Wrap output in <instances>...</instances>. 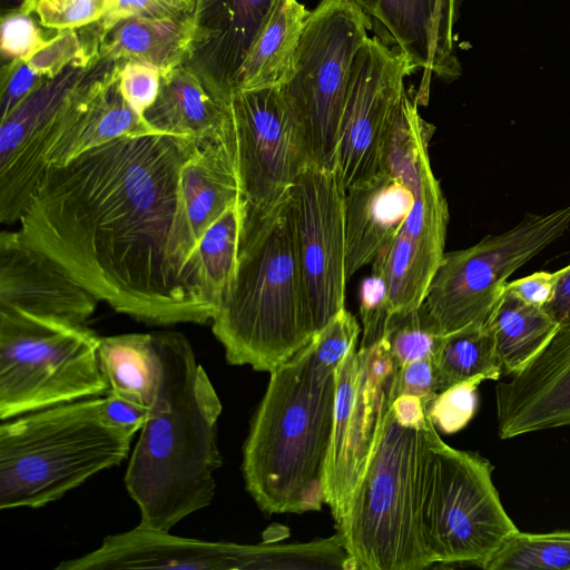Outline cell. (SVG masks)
<instances>
[{"label":"cell","mask_w":570,"mask_h":570,"mask_svg":"<svg viewBox=\"0 0 570 570\" xmlns=\"http://www.w3.org/2000/svg\"><path fill=\"white\" fill-rule=\"evenodd\" d=\"M197 141L125 136L40 176L21 238L58 262L98 301L153 325L212 322L180 194Z\"/></svg>","instance_id":"cell-1"},{"label":"cell","mask_w":570,"mask_h":570,"mask_svg":"<svg viewBox=\"0 0 570 570\" xmlns=\"http://www.w3.org/2000/svg\"><path fill=\"white\" fill-rule=\"evenodd\" d=\"M160 377L156 397L130 456L125 485L139 524L170 530L208 507L223 464L217 422L223 406L187 337L156 333Z\"/></svg>","instance_id":"cell-2"},{"label":"cell","mask_w":570,"mask_h":570,"mask_svg":"<svg viewBox=\"0 0 570 570\" xmlns=\"http://www.w3.org/2000/svg\"><path fill=\"white\" fill-rule=\"evenodd\" d=\"M335 393L336 372L317 364L311 341L271 372L242 464L246 490L262 511L321 510Z\"/></svg>","instance_id":"cell-3"},{"label":"cell","mask_w":570,"mask_h":570,"mask_svg":"<svg viewBox=\"0 0 570 570\" xmlns=\"http://www.w3.org/2000/svg\"><path fill=\"white\" fill-rule=\"evenodd\" d=\"M212 330L228 363L269 373L315 335L291 193L269 210L245 219L235 275Z\"/></svg>","instance_id":"cell-4"},{"label":"cell","mask_w":570,"mask_h":570,"mask_svg":"<svg viewBox=\"0 0 570 570\" xmlns=\"http://www.w3.org/2000/svg\"><path fill=\"white\" fill-rule=\"evenodd\" d=\"M430 421L400 425L386 411L367 466L338 523L352 570H423L436 563L424 502L432 460Z\"/></svg>","instance_id":"cell-5"},{"label":"cell","mask_w":570,"mask_h":570,"mask_svg":"<svg viewBox=\"0 0 570 570\" xmlns=\"http://www.w3.org/2000/svg\"><path fill=\"white\" fill-rule=\"evenodd\" d=\"M134 436L112 426L102 396L28 412L0 425V509H37L119 465Z\"/></svg>","instance_id":"cell-6"},{"label":"cell","mask_w":570,"mask_h":570,"mask_svg":"<svg viewBox=\"0 0 570 570\" xmlns=\"http://www.w3.org/2000/svg\"><path fill=\"white\" fill-rule=\"evenodd\" d=\"M100 336L91 328L0 308V419L104 396Z\"/></svg>","instance_id":"cell-7"},{"label":"cell","mask_w":570,"mask_h":570,"mask_svg":"<svg viewBox=\"0 0 570 570\" xmlns=\"http://www.w3.org/2000/svg\"><path fill=\"white\" fill-rule=\"evenodd\" d=\"M371 29V20L352 0H321L305 23L294 73L279 88L313 166L336 168L352 69Z\"/></svg>","instance_id":"cell-8"},{"label":"cell","mask_w":570,"mask_h":570,"mask_svg":"<svg viewBox=\"0 0 570 570\" xmlns=\"http://www.w3.org/2000/svg\"><path fill=\"white\" fill-rule=\"evenodd\" d=\"M424 525L438 564L484 569L519 529L492 481L494 466L476 452L446 444L433 425Z\"/></svg>","instance_id":"cell-9"},{"label":"cell","mask_w":570,"mask_h":570,"mask_svg":"<svg viewBox=\"0 0 570 570\" xmlns=\"http://www.w3.org/2000/svg\"><path fill=\"white\" fill-rule=\"evenodd\" d=\"M570 226V204L531 215L511 229L475 245L445 253L429 285L424 304L442 335L485 326L508 278Z\"/></svg>","instance_id":"cell-10"},{"label":"cell","mask_w":570,"mask_h":570,"mask_svg":"<svg viewBox=\"0 0 570 570\" xmlns=\"http://www.w3.org/2000/svg\"><path fill=\"white\" fill-rule=\"evenodd\" d=\"M225 106L247 219L284 199L311 161L279 87L236 91Z\"/></svg>","instance_id":"cell-11"},{"label":"cell","mask_w":570,"mask_h":570,"mask_svg":"<svg viewBox=\"0 0 570 570\" xmlns=\"http://www.w3.org/2000/svg\"><path fill=\"white\" fill-rule=\"evenodd\" d=\"M414 72L406 57L368 37L352 69L342 119L336 169L347 189L382 169L384 146Z\"/></svg>","instance_id":"cell-12"},{"label":"cell","mask_w":570,"mask_h":570,"mask_svg":"<svg viewBox=\"0 0 570 570\" xmlns=\"http://www.w3.org/2000/svg\"><path fill=\"white\" fill-rule=\"evenodd\" d=\"M396 374L366 366L357 344L336 370L334 420L323 473L324 503L336 523L367 466L377 431L395 397Z\"/></svg>","instance_id":"cell-13"},{"label":"cell","mask_w":570,"mask_h":570,"mask_svg":"<svg viewBox=\"0 0 570 570\" xmlns=\"http://www.w3.org/2000/svg\"><path fill=\"white\" fill-rule=\"evenodd\" d=\"M305 293L316 332L345 303V188L336 168L309 165L291 190Z\"/></svg>","instance_id":"cell-14"},{"label":"cell","mask_w":570,"mask_h":570,"mask_svg":"<svg viewBox=\"0 0 570 570\" xmlns=\"http://www.w3.org/2000/svg\"><path fill=\"white\" fill-rule=\"evenodd\" d=\"M371 20L377 37L400 50L421 79L419 106L429 101L434 78L454 80L461 66L454 50L459 0H352Z\"/></svg>","instance_id":"cell-15"},{"label":"cell","mask_w":570,"mask_h":570,"mask_svg":"<svg viewBox=\"0 0 570 570\" xmlns=\"http://www.w3.org/2000/svg\"><path fill=\"white\" fill-rule=\"evenodd\" d=\"M278 0H195L193 39L185 60L225 105L240 68Z\"/></svg>","instance_id":"cell-16"},{"label":"cell","mask_w":570,"mask_h":570,"mask_svg":"<svg viewBox=\"0 0 570 570\" xmlns=\"http://www.w3.org/2000/svg\"><path fill=\"white\" fill-rule=\"evenodd\" d=\"M494 395L502 440L570 425V325L508 382H499Z\"/></svg>","instance_id":"cell-17"},{"label":"cell","mask_w":570,"mask_h":570,"mask_svg":"<svg viewBox=\"0 0 570 570\" xmlns=\"http://www.w3.org/2000/svg\"><path fill=\"white\" fill-rule=\"evenodd\" d=\"M98 299L17 232L0 234V308L86 325Z\"/></svg>","instance_id":"cell-18"},{"label":"cell","mask_w":570,"mask_h":570,"mask_svg":"<svg viewBox=\"0 0 570 570\" xmlns=\"http://www.w3.org/2000/svg\"><path fill=\"white\" fill-rule=\"evenodd\" d=\"M412 191L411 212L383 253L390 293L395 301L407 305L424 299L445 254L448 204L431 168L429 154L421 160Z\"/></svg>","instance_id":"cell-19"},{"label":"cell","mask_w":570,"mask_h":570,"mask_svg":"<svg viewBox=\"0 0 570 570\" xmlns=\"http://www.w3.org/2000/svg\"><path fill=\"white\" fill-rule=\"evenodd\" d=\"M102 62V61H101ZM121 61L92 71L73 94L46 153L45 168L63 166L82 153L125 136L161 134L124 98Z\"/></svg>","instance_id":"cell-20"},{"label":"cell","mask_w":570,"mask_h":570,"mask_svg":"<svg viewBox=\"0 0 570 570\" xmlns=\"http://www.w3.org/2000/svg\"><path fill=\"white\" fill-rule=\"evenodd\" d=\"M239 549L238 543L184 538L138 524L107 535L98 549L61 561L56 570H239Z\"/></svg>","instance_id":"cell-21"},{"label":"cell","mask_w":570,"mask_h":570,"mask_svg":"<svg viewBox=\"0 0 570 570\" xmlns=\"http://www.w3.org/2000/svg\"><path fill=\"white\" fill-rule=\"evenodd\" d=\"M414 203L400 178L383 170L345 189V274L348 279L390 247Z\"/></svg>","instance_id":"cell-22"},{"label":"cell","mask_w":570,"mask_h":570,"mask_svg":"<svg viewBox=\"0 0 570 570\" xmlns=\"http://www.w3.org/2000/svg\"><path fill=\"white\" fill-rule=\"evenodd\" d=\"M180 194L197 249L209 225L242 197L228 116L225 131L216 138L197 144L184 163Z\"/></svg>","instance_id":"cell-23"},{"label":"cell","mask_w":570,"mask_h":570,"mask_svg":"<svg viewBox=\"0 0 570 570\" xmlns=\"http://www.w3.org/2000/svg\"><path fill=\"white\" fill-rule=\"evenodd\" d=\"M144 117L161 134L198 144L220 136L227 126L226 106L210 95L185 63L160 75L158 96Z\"/></svg>","instance_id":"cell-24"},{"label":"cell","mask_w":570,"mask_h":570,"mask_svg":"<svg viewBox=\"0 0 570 570\" xmlns=\"http://www.w3.org/2000/svg\"><path fill=\"white\" fill-rule=\"evenodd\" d=\"M193 39L190 11L150 18L130 17L116 23L98 41L101 61H138L164 73L185 62Z\"/></svg>","instance_id":"cell-25"},{"label":"cell","mask_w":570,"mask_h":570,"mask_svg":"<svg viewBox=\"0 0 570 570\" xmlns=\"http://www.w3.org/2000/svg\"><path fill=\"white\" fill-rule=\"evenodd\" d=\"M309 13L298 0L277 1L238 72L234 92L281 87L291 79Z\"/></svg>","instance_id":"cell-26"},{"label":"cell","mask_w":570,"mask_h":570,"mask_svg":"<svg viewBox=\"0 0 570 570\" xmlns=\"http://www.w3.org/2000/svg\"><path fill=\"white\" fill-rule=\"evenodd\" d=\"M487 326L503 375L523 368L554 336L560 325L546 311L504 288Z\"/></svg>","instance_id":"cell-27"},{"label":"cell","mask_w":570,"mask_h":570,"mask_svg":"<svg viewBox=\"0 0 570 570\" xmlns=\"http://www.w3.org/2000/svg\"><path fill=\"white\" fill-rule=\"evenodd\" d=\"M98 355L110 392L151 406L160 377L156 333L100 336Z\"/></svg>","instance_id":"cell-28"},{"label":"cell","mask_w":570,"mask_h":570,"mask_svg":"<svg viewBox=\"0 0 570 570\" xmlns=\"http://www.w3.org/2000/svg\"><path fill=\"white\" fill-rule=\"evenodd\" d=\"M245 217L240 197L209 225L197 245L202 284L216 309L235 275Z\"/></svg>","instance_id":"cell-29"},{"label":"cell","mask_w":570,"mask_h":570,"mask_svg":"<svg viewBox=\"0 0 570 570\" xmlns=\"http://www.w3.org/2000/svg\"><path fill=\"white\" fill-rule=\"evenodd\" d=\"M434 360L445 389L472 379L485 381L503 376L487 325L445 336Z\"/></svg>","instance_id":"cell-30"},{"label":"cell","mask_w":570,"mask_h":570,"mask_svg":"<svg viewBox=\"0 0 570 570\" xmlns=\"http://www.w3.org/2000/svg\"><path fill=\"white\" fill-rule=\"evenodd\" d=\"M484 570H570V531L518 530L505 539Z\"/></svg>","instance_id":"cell-31"},{"label":"cell","mask_w":570,"mask_h":570,"mask_svg":"<svg viewBox=\"0 0 570 570\" xmlns=\"http://www.w3.org/2000/svg\"><path fill=\"white\" fill-rule=\"evenodd\" d=\"M444 337L424 302L409 312L393 314L384 336L399 367L435 357Z\"/></svg>","instance_id":"cell-32"},{"label":"cell","mask_w":570,"mask_h":570,"mask_svg":"<svg viewBox=\"0 0 570 570\" xmlns=\"http://www.w3.org/2000/svg\"><path fill=\"white\" fill-rule=\"evenodd\" d=\"M360 314L362 321L361 347H370L384 338L393 315L389 283L383 262L372 263V273L360 286Z\"/></svg>","instance_id":"cell-33"},{"label":"cell","mask_w":570,"mask_h":570,"mask_svg":"<svg viewBox=\"0 0 570 570\" xmlns=\"http://www.w3.org/2000/svg\"><path fill=\"white\" fill-rule=\"evenodd\" d=\"M482 382L472 379L453 384L430 402L426 413L436 430L452 434L468 425L478 410V387Z\"/></svg>","instance_id":"cell-34"},{"label":"cell","mask_w":570,"mask_h":570,"mask_svg":"<svg viewBox=\"0 0 570 570\" xmlns=\"http://www.w3.org/2000/svg\"><path fill=\"white\" fill-rule=\"evenodd\" d=\"M24 60L33 70L48 79L59 76L70 65L87 67L101 61L87 45L81 42L75 29L59 31Z\"/></svg>","instance_id":"cell-35"},{"label":"cell","mask_w":570,"mask_h":570,"mask_svg":"<svg viewBox=\"0 0 570 570\" xmlns=\"http://www.w3.org/2000/svg\"><path fill=\"white\" fill-rule=\"evenodd\" d=\"M360 332L356 318L345 307L341 309L311 340L317 364L336 372L347 352L357 344Z\"/></svg>","instance_id":"cell-36"},{"label":"cell","mask_w":570,"mask_h":570,"mask_svg":"<svg viewBox=\"0 0 570 570\" xmlns=\"http://www.w3.org/2000/svg\"><path fill=\"white\" fill-rule=\"evenodd\" d=\"M112 0H40L33 10L45 28L72 30L99 21Z\"/></svg>","instance_id":"cell-37"},{"label":"cell","mask_w":570,"mask_h":570,"mask_svg":"<svg viewBox=\"0 0 570 570\" xmlns=\"http://www.w3.org/2000/svg\"><path fill=\"white\" fill-rule=\"evenodd\" d=\"M160 71L147 63L138 61H121L119 87L126 101L139 115L155 102L159 86Z\"/></svg>","instance_id":"cell-38"},{"label":"cell","mask_w":570,"mask_h":570,"mask_svg":"<svg viewBox=\"0 0 570 570\" xmlns=\"http://www.w3.org/2000/svg\"><path fill=\"white\" fill-rule=\"evenodd\" d=\"M47 40L30 13L10 12L1 21V52L13 59H27Z\"/></svg>","instance_id":"cell-39"},{"label":"cell","mask_w":570,"mask_h":570,"mask_svg":"<svg viewBox=\"0 0 570 570\" xmlns=\"http://www.w3.org/2000/svg\"><path fill=\"white\" fill-rule=\"evenodd\" d=\"M48 78L33 70L24 59H13L1 70V119L8 117L27 97Z\"/></svg>","instance_id":"cell-40"},{"label":"cell","mask_w":570,"mask_h":570,"mask_svg":"<svg viewBox=\"0 0 570 570\" xmlns=\"http://www.w3.org/2000/svg\"><path fill=\"white\" fill-rule=\"evenodd\" d=\"M445 389L434 357L416 360L399 367L395 381V396L413 394L428 405Z\"/></svg>","instance_id":"cell-41"},{"label":"cell","mask_w":570,"mask_h":570,"mask_svg":"<svg viewBox=\"0 0 570 570\" xmlns=\"http://www.w3.org/2000/svg\"><path fill=\"white\" fill-rule=\"evenodd\" d=\"M102 412L112 426L134 436L146 423L149 407L109 391L102 396Z\"/></svg>","instance_id":"cell-42"},{"label":"cell","mask_w":570,"mask_h":570,"mask_svg":"<svg viewBox=\"0 0 570 570\" xmlns=\"http://www.w3.org/2000/svg\"><path fill=\"white\" fill-rule=\"evenodd\" d=\"M557 283L556 272H537L523 278L509 282L504 288L522 301L546 307L552 299Z\"/></svg>","instance_id":"cell-43"},{"label":"cell","mask_w":570,"mask_h":570,"mask_svg":"<svg viewBox=\"0 0 570 570\" xmlns=\"http://www.w3.org/2000/svg\"><path fill=\"white\" fill-rule=\"evenodd\" d=\"M391 410L396 422L404 428L423 429L428 425L426 404L417 395H396L391 403Z\"/></svg>","instance_id":"cell-44"},{"label":"cell","mask_w":570,"mask_h":570,"mask_svg":"<svg viewBox=\"0 0 570 570\" xmlns=\"http://www.w3.org/2000/svg\"><path fill=\"white\" fill-rule=\"evenodd\" d=\"M546 311L561 326L570 325V264L557 271V283Z\"/></svg>","instance_id":"cell-45"},{"label":"cell","mask_w":570,"mask_h":570,"mask_svg":"<svg viewBox=\"0 0 570 570\" xmlns=\"http://www.w3.org/2000/svg\"><path fill=\"white\" fill-rule=\"evenodd\" d=\"M160 6L169 10L170 12L177 13L186 10L177 0H156Z\"/></svg>","instance_id":"cell-46"},{"label":"cell","mask_w":570,"mask_h":570,"mask_svg":"<svg viewBox=\"0 0 570 570\" xmlns=\"http://www.w3.org/2000/svg\"><path fill=\"white\" fill-rule=\"evenodd\" d=\"M40 0H22L21 2V6L19 8V10L23 11V12H27V13H32L35 8H36V4L39 2Z\"/></svg>","instance_id":"cell-47"},{"label":"cell","mask_w":570,"mask_h":570,"mask_svg":"<svg viewBox=\"0 0 570 570\" xmlns=\"http://www.w3.org/2000/svg\"><path fill=\"white\" fill-rule=\"evenodd\" d=\"M186 10L191 11L195 0H177Z\"/></svg>","instance_id":"cell-48"}]
</instances>
